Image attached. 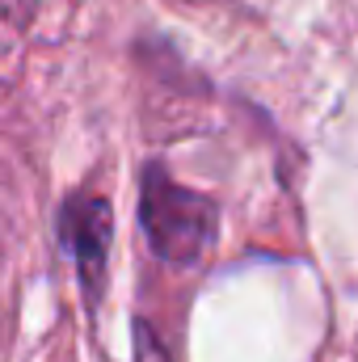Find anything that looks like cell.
Listing matches in <instances>:
<instances>
[{
    "instance_id": "277c9868",
    "label": "cell",
    "mask_w": 358,
    "mask_h": 362,
    "mask_svg": "<svg viewBox=\"0 0 358 362\" xmlns=\"http://www.w3.org/2000/svg\"><path fill=\"white\" fill-rule=\"evenodd\" d=\"M30 4H34V0H0V25H8V21H21Z\"/></svg>"
},
{
    "instance_id": "6da1fadb",
    "label": "cell",
    "mask_w": 358,
    "mask_h": 362,
    "mask_svg": "<svg viewBox=\"0 0 358 362\" xmlns=\"http://www.w3.org/2000/svg\"><path fill=\"white\" fill-rule=\"evenodd\" d=\"M139 215H144V232H148L152 253L165 262H178V266L198 262L215 236V206L202 194L169 181L161 169H152L144 177Z\"/></svg>"
},
{
    "instance_id": "3957f363",
    "label": "cell",
    "mask_w": 358,
    "mask_h": 362,
    "mask_svg": "<svg viewBox=\"0 0 358 362\" xmlns=\"http://www.w3.org/2000/svg\"><path fill=\"white\" fill-rule=\"evenodd\" d=\"M135 362H173L169 358V350L161 346V337L152 333V329H135Z\"/></svg>"
},
{
    "instance_id": "7a4b0ae2",
    "label": "cell",
    "mask_w": 358,
    "mask_h": 362,
    "mask_svg": "<svg viewBox=\"0 0 358 362\" xmlns=\"http://www.w3.org/2000/svg\"><path fill=\"white\" fill-rule=\"evenodd\" d=\"M64 236L81 262V274L97 282V274L105 266V245H110V211L105 202L97 198H76L68 206V219H64Z\"/></svg>"
}]
</instances>
